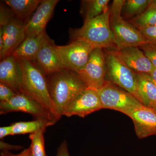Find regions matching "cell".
<instances>
[{
	"mask_svg": "<svg viewBox=\"0 0 156 156\" xmlns=\"http://www.w3.org/2000/svg\"><path fill=\"white\" fill-rule=\"evenodd\" d=\"M9 135H12V129L11 126H4L0 128V139Z\"/></svg>",
	"mask_w": 156,
	"mask_h": 156,
	"instance_id": "obj_32",
	"label": "cell"
},
{
	"mask_svg": "<svg viewBox=\"0 0 156 156\" xmlns=\"http://www.w3.org/2000/svg\"><path fill=\"white\" fill-rule=\"evenodd\" d=\"M17 94L9 86L0 83V102L8 101Z\"/></svg>",
	"mask_w": 156,
	"mask_h": 156,
	"instance_id": "obj_27",
	"label": "cell"
},
{
	"mask_svg": "<svg viewBox=\"0 0 156 156\" xmlns=\"http://www.w3.org/2000/svg\"><path fill=\"white\" fill-rule=\"evenodd\" d=\"M58 0H42L35 12L25 23L26 37L36 36L45 31Z\"/></svg>",
	"mask_w": 156,
	"mask_h": 156,
	"instance_id": "obj_12",
	"label": "cell"
},
{
	"mask_svg": "<svg viewBox=\"0 0 156 156\" xmlns=\"http://www.w3.org/2000/svg\"><path fill=\"white\" fill-rule=\"evenodd\" d=\"M128 22L136 28L156 26V8H147L142 14L131 18Z\"/></svg>",
	"mask_w": 156,
	"mask_h": 156,
	"instance_id": "obj_23",
	"label": "cell"
},
{
	"mask_svg": "<svg viewBox=\"0 0 156 156\" xmlns=\"http://www.w3.org/2000/svg\"><path fill=\"white\" fill-rule=\"evenodd\" d=\"M136 29L142 34L149 43L156 45V26Z\"/></svg>",
	"mask_w": 156,
	"mask_h": 156,
	"instance_id": "obj_26",
	"label": "cell"
},
{
	"mask_svg": "<svg viewBox=\"0 0 156 156\" xmlns=\"http://www.w3.org/2000/svg\"><path fill=\"white\" fill-rule=\"evenodd\" d=\"M72 40L87 42L94 48L116 50L114 35L110 25V9L93 19L84 21L80 28L71 30Z\"/></svg>",
	"mask_w": 156,
	"mask_h": 156,
	"instance_id": "obj_3",
	"label": "cell"
},
{
	"mask_svg": "<svg viewBox=\"0 0 156 156\" xmlns=\"http://www.w3.org/2000/svg\"><path fill=\"white\" fill-rule=\"evenodd\" d=\"M156 8V0H151L147 8Z\"/></svg>",
	"mask_w": 156,
	"mask_h": 156,
	"instance_id": "obj_34",
	"label": "cell"
},
{
	"mask_svg": "<svg viewBox=\"0 0 156 156\" xmlns=\"http://www.w3.org/2000/svg\"><path fill=\"white\" fill-rule=\"evenodd\" d=\"M115 50L124 63L134 72L149 74L154 69L139 47L129 46Z\"/></svg>",
	"mask_w": 156,
	"mask_h": 156,
	"instance_id": "obj_15",
	"label": "cell"
},
{
	"mask_svg": "<svg viewBox=\"0 0 156 156\" xmlns=\"http://www.w3.org/2000/svg\"><path fill=\"white\" fill-rule=\"evenodd\" d=\"M55 123L41 119H36L29 122H20L11 125L12 135L17 134H31L41 129L53 126Z\"/></svg>",
	"mask_w": 156,
	"mask_h": 156,
	"instance_id": "obj_21",
	"label": "cell"
},
{
	"mask_svg": "<svg viewBox=\"0 0 156 156\" xmlns=\"http://www.w3.org/2000/svg\"><path fill=\"white\" fill-rule=\"evenodd\" d=\"M54 48L63 68L77 73L84 67L95 48L84 41L73 40L64 46L54 45Z\"/></svg>",
	"mask_w": 156,
	"mask_h": 156,
	"instance_id": "obj_7",
	"label": "cell"
},
{
	"mask_svg": "<svg viewBox=\"0 0 156 156\" xmlns=\"http://www.w3.org/2000/svg\"><path fill=\"white\" fill-rule=\"evenodd\" d=\"M151 0H126L122 10L123 18H133L146 11Z\"/></svg>",
	"mask_w": 156,
	"mask_h": 156,
	"instance_id": "obj_22",
	"label": "cell"
},
{
	"mask_svg": "<svg viewBox=\"0 0 156 156\" xmlns=\"http://www.w3.org/2000/svg\"><path fill=\"white\" fill-rule=\"evenodd\" d=\"M47 78L50 98L60 119L69 105L88 87L76 73L66 69Z\"/></svg>",
	"mask_w": 156,
	"mask_h": 156,
	"instance_id": "obj_1",
	"label": "cell"
},
{
	"mask_svg": "<svg viewBox=\"0 0 156 156\" xmlns=\"http://www.w3.org/2000/svg\"><path fill=\"white\" fill-rule=\"evenodd\" d=\"M18 60L22 75V93L40 103L57 121L60 119L50 98L47 76L33 62Z\"/></svg>",
	"mask_w": 156,
	"mask_h": 156,
	"instance_id": "obj_2",
	"label": "cell"
},
{
	"mask_svg": "<svg viewBox=\"0 0 156 156\" xmlns=\"http://www.w3.org/2000/svg\"><path fill=\"white\" fill-rule=\"evenodd\" d=\"M106 66V80L125 89L137 98L136 73L127 66L115 50H104Z\"/></svg>",
	"mask_w": 156,
	"mask_h": 156,
	"instance_id": "obj_5",
	"label": "cell"
},
{
	"mask_svg": "<svg viewBox=\"0 0 156 156\" xmlns=\"http://www.w3.org/2000/svg\"><path fill=\"white\" fill-rule=\"evenodd\" d=\"M21 112L29 114L36 119L50 121L55 123L56 118L50 112L32 98L23 93H17L8 101L0 102V114Z\"/></svg>",
	"mask_w": 156,
	"mask_h": 156,
	"instance_id": "obj_9",
	"label": "cell"
},
{
	"mask_svg": "<svg viewBox=\"0 0 156 156\" xmlns=\"http://www.w3.org/2000/svg\"><path fill=\"white\" fill-rule=\"evenodd\" d=\"M23 148L20 146L11 145L9 144L4 142L3 140L0 141V149L1 151H9L10 150H17L21 149Z\"/></svg>",
	"mask_w": 156,
	"mask_h": 156,
	"instance_id": "obj_29",
	"label": "cell"
},
{
	"mask_svg": "<svg viewBox=\"0 0 156 156\" xmlns=\"http://www.w3.org/2000/svg\"><path fill=\"white\" fill-rule=\"evenodd\" d=\"M46 128L30 134L31 156H46L45 151L44 134Z\"/></svg>",
	"mask_w": 156,
	"mask_h": 156,
	"instance_id": "obj_24",
	"label": "cell"
},
{
	"mask_svg": "<svg viewBox=\"0 0 156 156\" xmlns=\"http://www.w3.org/2000/svg\"><path fill=\"white\" fill-rule=\"evenodd\" d=\"M46 31L36 36L27 37L11 55L18 60L33 61L41 48L46 37Z\"/></svg>",
	"mask_w": 156,
	"mask_h": 156,
	"instance_id": "obj_17",
	"label": "cell"
},
{
	"mask_svg": "<svg viewBox=\"0 0 156 156\" xmlns=\"http://www.w3.org/2000/svg\"><path fill=\"white\" fill-rule=\"evenodd\" d=\"M56 156H70L67 143L65 140L58 147Z\"/></svg>",
	"mask_w": 156,
	"mask_h": 156,
	"instance_id": "obj_30",
	"label": "cell"
},
{
	"mask_svg": "<svg viewBox=\"0 0 156 156\" xmlns=\"http://www.w3.org/2000/svg\"><path fill=\"white\" fill-rule=\"evenodd\" d=\"M148 76L151 80L152 81L156 86V68L154 69L150 73L148 74Z\"/></svg>",
	"mask_w": 156,
	"mask_h": 156,
	"instance_id": "obj_33",
	"label": "cell"
},
{
	"mask_svg": "<svg viewBox=\"0 0 156 156\" xmlns=\"http://www.w3.org/2000/svg\"><path fill=\"white\" fill-rule=\"evenodd\" d=\"M89 89L98 91L105 85L106 66L103 49L95 48L82 69L76 73Z\"/></svg>",
	"mask_w": 156,
	"mask_h": 156,
	"instance_id": "obj_8",
	"label": "cell"
},
{
	"mask_svg": "<svg viewBox=\"0 0 156 156\" xmlns=\"http://www.w3.org/2000/svg\"><path fill=\"white\" fill-rule=\"evenodd\" d=\"M109 0H86L82 1L81 13L84 21H87L99 16L109 10L108 5Z\"/></svg>",
	"mask_w": 156,
	"mask_h": 156,
	"instance_id": "obj_20",
	"label": "cell"
},
{
	"mask_svg": "<svg viewBox=\"0 0 156 156\" xmlns=\"http://www.w3.org/2000/svg\"><path fill=\"white\" fill-rule=\"evenodd\" d=\"M0 12V26L5 25L14 18L13 16L14 14L11 9L6 8L3 5H1Z\"/></svg>",
	"mask_w": 156,
	"mask_h": 156,
	"instance_id": "obj_28",
	"label": "cell"
},
{
	"mask_svg": "<svg viewBox=\"0 0 156 156\" xmlns=\"http://www.w3.org/2000/svg\"><path fill=\"white\" fill-rule=\"evenodd\" d=\"M134 123L136 136L140 139L156 134V111L143 105L128 115Z\"/></svg>",
	"mask_w": 156,
	"mask_h": 156,
	"instance_id": "obj_13",
	"label": "cell"
},
{
	"mask_svg": "<svg viewBox=\"0 0 156 156\" xmlns=\"http://www.w3.org/2000/svg\"><path fill=\"white\" fill-rule=\"evenodd\" d=\"M97 91L103 109L114 110L128 116L135 109L143 105L131 93L108 81Z\"/></svg>",
	"mask_w": 156,
	"mask_h": 156,
	"instance_id": "obj_6",
	"label": "cell"
},
{
	"mask_svg": "<svg viewBox=\"0 0 156 156\" xmlns=\"http://www.w3.org/2000/svg\"><path fill=\"white\" fill-rule=\"evenodd\" d=\"M153 108L156 111V104L155 105H154L153 107Z\"/></svg>",
	"mask_w": 156,
	"mask_h": 156,
	"instance_id": "obj_35",
	"label": "cell"
},
{
	"mask_svg": "<svg viewBox=\"0 0 156 156\" xmlns=\"http://www.w3.org/2000/svg\"><path fill=\"white\" fill-rule=\"evenodd\" d=\"M0 83L9 86L17 94L22 93L20 65L19 60L12 55L1 60Z\"/></svg>",
	"mask_w": 156,
	"mask_h": 156,
	"instance_id": "obj_16",
	"label": "cell"
},
{
	"mask_svg": "<svg viewBox=\"0 0 156 156\" xmlns=\"http://www.w3.org/2000/svg\"><path fill=\"white\" fill-rule=\"evenodd\" d=\"M1 156H31L30 148L29 147L28 148L25 149L18 154H14L10 153V151H1Z\"/></svg>",
	"mask_w": 156,
	"mask_h": 156,
	"instance_id": "obj_31",
	"label": "cell"
},
{
	"mask_svg": "<svg viewBox=\"0 0 156 156\" xmlns=\"http://www.w3.org/2000/svg\"><path fill=\"white\" fill-rule=\"evenodd\" d=\"M25 23L14 18L9 23L0 26V35L4 41V47L0 52L1 60L10 56L26 38Z\"/></svg>",
	"mask_w": 156,
	"mask_h": 156,
	"instance_id": "obj_11",
	"label": "cell"
},
{
	"mask_svg": "<svg viewBox=\"0 0 156 156\" xmlns=\"http://www.w3.org/2000/svg\"><path fill=\"white\" fill-rule=\"evenodd\" d=\"M139 48L143 51L154 68H156V45L147 43Z\"/></svg>",
	"mask_w": 156,
	"mask_h": 156,
	"instance_id": "obj_25",
	"label": "cell"
},
{
	"mask_svg": "<svg viewBox=\"0 0 156 156\" xmlns=\"http://www.w3.org/2000/svg\"><path fill=\"white\" fill-rule=\"evenodd\" d=\"M4 2L9 6L16 18L23 22L36 10L42 0H6Z\"/></svg>",
	"mask_w": 156,
	"mask_h": 156,
	"instance_id": "obj_19",
	"label": "cell"
},
{
	"mask_svg": "<svg viewBox=\"0 0 156 156\" xmlns=\"http://www.w3.org/2000/svg\"><path fill=\"white\" fill-rule=\"evenodd\" d=\"M126 0H114L110 9V25L114 35L116 50L129 46L140 47L149 43L138 30L122 15Z\"/></svg>",
	"mask_w": 156,
	"mask_h": 156,
	"instance_id": "obj_4",
	"label": "cell"
},
{
	"mask_svg": "<svg viewBox=\"0 0 156 156\" xmlns=\"http://www.w3.org/2000/svg\"><path fill=\"white\" fill-rule=\"evenodd\" d=\"M136 78L137 100L144 106L152 108L156 104L155 84L147 74L136 73Z\"/></svg>",
	"mask_w": 156,
	"mask_h": 156,
	"instance_id": "obj_18",
	"label": "cell"
},
{
	"mask_svg": "<svg viewBox=\"0 0 156 156\" xmlns=\"http://www.w3.org/2000/svg\"><path fill=\"white\" fill-rule=\"evenodd\" d=\"M54 45L47 36L41 50L33 61L47 76L64 69L55 50Z\"/></svg>",
	"mask_w": 156,
	"mask_h": 156,
	"instance_id": "obj_14",
	"label": "cell"
},
{
	"mask_svg": "<svg viewBox=\"0 0 156 156\" xmlns=\"http://www.w3.org/2000/svg\"><path fill=\"white\" fill-rule=\"evenodd\" d=\"M103 109L97 91L87 88L71 102L63 112L67 117L73 115L84 118Z\"/></svg>",
	"mask_w": 156,
	"mask_h": 156,
	"instance_id": "obj_10",
	"label": "cell"
}]
</instances>
